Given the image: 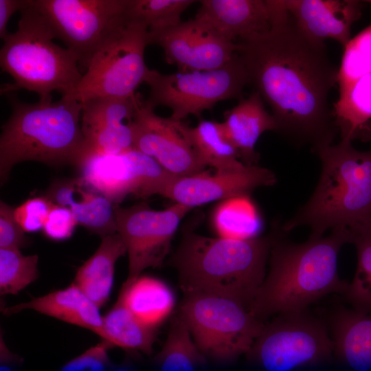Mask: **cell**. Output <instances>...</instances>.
I'll use <instances>...</instances> for the list:
<instances>
[{
  "label": "cell",
  "instance_id": "cell-30",
  "mask_svg": "<svg viewBox=\"0 0 371 371\" xmlns=\"http://www.w3.org/2000/svg\"><path fill=\"white\" fill-rule=\"evenodd\" d=\"M155 359L159 371H199L205 362L179 315L171 319L166 339Z\"/></svg>",
  "mask_w": 371,
  "mask_h": 371
},
{
  "label": "cell",
  "instance_id": "cell-39",
  "mask_svg": "<svg viewBox=\"0 0 371 371\" xmlns=\"http://www.w3.org/2000/svg\"><path fill=\"white\" fill-rule=\"evenodd\" d=\"M28 5V0H0V38L3 41L10 34L8 22L13 14Z\"/></svg>",
  "mask_w": 371,
  "mask_h": 371
},
{
  "label": "cell",
  "instance_id": "cell-7",
  "mask_svg": "<svg viewBox=\"0 0 371 371\" xmlns=\"http://www.w3.org/2000/svg\"><path fill=\"white\" fill-rule=\"evenodd\" d=\"M179 315L204 357L223 363L246 355L265 325L243 302L212 294L184 295Z\"/></svg>",
  "mask_w": 371,
  "mask_h": 371
},
{
  "label": "cell",
  "instance_id": "cell-41",
  "mask_svg": "<svg viewBox=\"0 0 371 371\" xmlns=\"http://www.w3.org/2000/svg\"><path fill=\"white\" fill-rule=\"evenodd\" d=\"M110 371H133L128 368H112Z\"/></svg>",
  "mask_w": 371,
  "mask_h": 371
},
{
  "label": "cell",
  "instance_id": "cell-27",
  "mask_svg": "<svg viewBox=\"0 0 371 371\" xmlns=\"http://www.w3.org/2000/svg\"><path fill=\"white\" fill-rule=\"evenodd\" d=\"M185 132L201 161L215 170L240 169L245 165L229 141L221 122L201 120L194 127L185 124Z\"/></svg>",
  "mask_w": 371,
  "mask_h": 371
},
{
  "label": "cell",
  "instance_id": "cell-10",
  "mask_svg": "<svg viewBox=\"0 0 371 371\" xmlns=\"http://www.w3.org/2000/svg\"><path fill=\"white\" fill-rule=\"evenodd\" d=\"M245 356L266 371H292L328 361L334 346L326 325L304 311L265 324Z\"/></svg>",
  "mask_w": 371,
  "mask_h": 371
},
{
  "label": "cell",
  "instance_id": "cell-28",
  "mask_svg": "<svg viewBox=\"0 0 371 371\" xmlns=\"http://www.w3.org/2000/svg\"><path fill=\"white\" fill-rule=\"evenodd\" d=\"M105 341L111 346L138 350L151 355L156 340V328L139 321L119 295L116 302L103 316Z\"/></svg>",
  "mask_w": 371,
  "mask_h": 371
},
{
  "label": "cell",
  "instance_id": "cell-3",
  "mask_svg": "<svg viewBox=\"0 0 371 371\" xmlns=\"http://www.w3.org/2000/svg\"><path fill=\"white\" fill-rule=\"evenodd\" d=\"M188 223L169 263L184 295L212 294L249 306L263 282L273 244L282 227L276 221L265 236L247 240L209 237Z\"/></svg>",
  "mask_w": 371,
  "mask_h": 371
},
{
  "label": "cell",
  "instance_id": "cell-35",
  "mask_svg": "<svg viewBox=\"0 0 371 371\" xmlns=\"http://www.w3.org/2000/svg\"><path fill=\"white\" fill-rule=\"evenodd\" d=\"M54 205L46 196L30 198L14 207V216L25 232L43 230Z\"/></svg>",
  "mask_w": 371,
  "mask_h": 371
},
{
  "label": "cell",
  "instance_id": "cell-1",
  "mask_svg": "<svg viewBox=\"0 0 371 371\" xmlns=\"http://www.w3.org/2000/svg\"><path fill=\"white\" fill-rule=\"evenodd\" d=\"M238 43L249 84L270 107L276 132L315 153L332 144L339 131L328 98L338 69L324 42L304 34L284 7L268 31Z\"/></svg>",
  "mask_w": 371,
  "mask_h": 371
},
{
  "label": "cell",
  "instance_id": "cell-12",
  "mask_svg": "<svg viewBox=\"0 0 371 371\" xmlns=\"http://www.w3.org/2000/svg\"><path fill=\"white\" fill-rule=\"evenodd\" d=\"M190 210L177 203L161 210L146 203L126 207L115 205L117 233L124 241L128 260L125 282L136 279L148 268L162 265L180 222Z\"/></svg>",
  "mask_w": 371,
  "mask_h": 371
},
{
  "label": "cell",
  "instance_id": "cell-16",
  "mask_svg": "<svg viewBox=\"0 0 371 371\" xmlns=\"http://www.w3.org/2000/svg\"><path fill=\"white\" fill-rule=\"evenodd\" d=\"M275 174L258 165L229 170H215L186 177H175L162 196L190 208L232 197L248 196L260 187L276 183Z\"/></svg>",
  "mask_w": 371,
  "mask_h": 371
},
{
  "label": "cell",
  "instance_id": "cell-21",
  "mask_svg": "<svg viewBox=\"0 0 371 371\" xmlns=\"http://www.w3.org/2000/svg\"><path fill=\"white\" fill-rule=\"evenodd\" d=\"M26 309L88 329L105 339L100 308L74 282L64 289L5 307L3 313L9 315Z\"/></svg>",
  "mask_w": 371,
  "mask_h": 371
},
{
  "label": "cell",
  "instance_id": "cell-23",
  "mask_svg": "<svg viewBox=\"0 0 371 371\" xmlns=\"http://www.w3.org/2000/svg\"><path fill=\"white\" fill-rule=\"evenodd\" d=\"M334 357L355 371L371 370V315L341 308L330 317Z\"/></svg>",
  "mask_w": 371,
  "mask_h": 371
},
{
  "label": "cell",
  "instance_id": "cell-24",
  "mask_svg": "<svg viewBox=\"0 0 371 371\" xmlns=\"http://www.w3.org/2000/svg\"><path fill=\"white\" fill-rule=\"evenodd\" d=\"M126 254L118 233L102 238L95 253L78 269L76 284L99 308L109 300L113 286L115 266Z\"/></svg>",
  "mask_w": 371,
  "mask_h": 371
},
{
  "label": "cell",
  "instance_id": "cell-26",
  "mask_svg": "<svg viewBox=\"0 0 371 371\" xmlns=\"http://www.w3.org/2000/svg\"><path fill=\"white\" fill-rule=\"evenodd\" d=\"M333 114L341 140L371 138V73L356 82L334 104Z\"/></svg>",
  "mask_w": 371,
  "mask_h": 371
},
{
  "label": "cell",
  "instance_id": "cell-40",
  "mask_svg": "<svg viewBox=\"0 0 371 371\" xmlns=\"http://www.w3.org/2000/svg\"><path fill=\"white\" fill-rule=\"evenodd\" d=\"M3 340L1 339L0 371H18L15 365L19 362V357H14Z\"/></svg>",
  "mask_w": 371,
  "mask_h": 371
},
{
  "label": "cell",
  "instance_id": "cell-32",
  "mask_svg": "<svg viewBox=\"0 0 371 371\" xmlns=\"http://www.w3.org/2000/svg\"><path fill=\"white\" fill-rule=\"evenodd\" d=\"M193 0H128L129 19L142 23L149 32L165 30L177 25L183 12Z\"/></svg>",
  "mask_w": 371,
  "mask_h": 371
},
{
  "label": "cell",
  "instance_id": "cell-25",
  "mask_svg": "<svg viewBox=\"0 0 371 371\" xmlns=\"http://www.w3.org/2000/svg\"><path fill=\"white\" fill-rule=\"evenodd\" d=\"M119 295L126 307L145 325L156 328L172 313L175 296L163 280L140 275L124 282Z\"/></svg>",
  "mask_w": 371,
  "mask_h": 371
},
{
  "label": "cell",
  "instance_id": "cell-11",
  "mask_svg": "<svg viewBox=\"0 0 371 371\" xmlns=\"http://www.w3.org/2000/svg\"><path fill=\"white\" fill-rule=\"evenodd\" d=\"M56 38L87 68L96 52L128 20V0H31Z\"/></svg>",
  "mask_w": 371,
  "mask_h": 371
},
{
  "label": "cell",
  "instance_id": "cell-15",
  "mask_svg": "<svg viewBox=\"0 0 371 371\" xmlns=\"http://www.w3.org/2000/svg\"><path fill=\"white\" fill-rule=\"evenodd\" d=\"M148 44L161 47L168 64L179 71L219 69L237 54L240 44L223 38L207 23L194 18L148 35Z\"/></svg>",
  "mask_w": 371,
  "mask_h": 371
},
{
  "label": "cell",
  "instance_id": "cell-2",
  "mask_svg": "<svg viewBox=\"0 0 371 371\" xmlns=\"http://www.w3.org/2000/svg\"><path fill=\"white\" fill-rule=\"evenodd\" d=\"M284 234L281 227L271 249L268 271L249 306L261 321L307 311L327 295H344L349 284L337 270L339 251L350 243L348 229H334L326 236L310 234L302 243L286 240Z\"/></svg>",
  "mask_w": 371,
  "mask_h": 371
},
{
  "label": "cell",
  "instance_id": "cell-18",
  "mask_svg": "<svg viewBox=\"0 0 371 371\" xmlns=\"http://www.w3.org/2000/svg\"><path fill=\"white\" fill-rule=\"evenodd\" d=\"M194 18L223 38L240 43L268 31L283 9L282 0H202Z\"/></svg>",
  "mask_w": 371,
  "mask_h": 371
},
{
  "label": "cell",
  "instance_id": "cell-31",
  "mask_svg": "<svg viewBox=\"0 0 371 371\" xmlns=\"http://www.w3.org/2000/svg\"><path fill=\"white\" fill-rule=\"evenodd\" d=\"M348 229L357 262L353 279L343 295L353 310L371 314V219Z\"/></svg>",
  "mask_w": 371,
  "mask_h": 371
},
{
  "label": "cell",
  "instance_id": "cell-20",
  "mask_svg": "<svg viewBox=\"0 0 371 371\" xmlns=\"http://www.w3.org/2000/svg\"><path fill=\"white\" fill-rule=\"evenodd\" d=\"M45 196L54 203L68 208L78 224L101 238L117 233L116 204L81 177L54 181Z\"/></svg>",
  "mask_w": 371,
  "mask_h": 371
},
{
  "label": "cell",
  "instance_id": "cell-34",
  "mask_svg": "<svg viewBox=\"0 0 371 371\" xmlns=\"http://www.w3.org/2000/svg\"><path fill=\"white\" fill-rule=\"evenodd\" d=\"M38 256L23 255L21 249L0 248V293L14 295L39 276Z\"/></svg>",
  "mask_w": 371,
  "mask_h": 371
},
{
  "label": "cell",
  "instance_id": "cell-9",
  "mask_svg": "<svg viewBox=\"0 0 371 371\" xmlns=\"http://www.w3.org/2000/svg\"><path fill=\"white\" fill-rule=\"evenodd\" d=\"M145 83L150 89L146 103L153 109L169 108L170 117L182 121L190 115L200 117L203 111L222 100L243 98L249 78L237 54L227 65L214 70L162 74L150 69Z\"/></svg>",
  "mask_w": 371,
  "mask_h": 371
},
{
  "label": "cell",
  "instance_id": "cell-5",
  "mask_svg": "<svg viewBox=\"0 0 371 371\" xmlns=\"http://www.w3.org/2000/svg\"><path fill=\"white\" fill-rule=\"evenodd\" d=\"M322 164L317 186L308 201L282 225L284 232L307 226L322 236L328 229H352L371 219V150L341 140L315 153Z\"/></svg>",
  "mask_w": 371,
  "mask_h": 371
},
{
  "label": "cell",
  "instance_id": "cell-13",
  "mask_svg": "<svg viewBox=\"0 0 371 371\" xmlns=\"http://www.w3.org/2000/svg\"><path fill=\"white\" fill-rule=\"evenodd\" d=\"M78 170L89 186L117 205L129 194L161 196L176 177L135 149L118 154L90 153Z\"/></svg>",
  "mask_w": 371,
  "mask_h": 371
},
{
  "label": "cell",
  "instance_id": "cell-8",
  "mask_svg": "<svg viewBox=\"0 0 371 371\" xmlns=\"http://www.w3.org/2000/svg\"><path fill=\"white\" fill-rule=\"evenodd\" d=\"M148 35L144 25L129 19L95 52L77 87L64 97L82 102L134 95L150 69L144 60Z\"/></svg>",
  "mask_w": 371,
  "mask_h": 371
},
{
  "label": "cell",
  "instance_id": "cell-38",
  "mask_svg": "<svg viewBox=\"0 0 371 371\" xmlns=\"http://www.w3.org/2000/svg\"><path fill=\"white\" fill-rule=\"evenodd\" d=\"M78 225L71 212L54 203L43 228L44 235L54 241L69 238Z\"/></svg>",
  "mask_w": 371,
  "mask_h": 371
},
{
  "label": "cell",
  "instance_id": "cell-17",
  "mask_svg": "<svg viewBox=\"0 0 371 371\" xmlns=\"http://www.w3.org/2000/svg\"><path fill=\"white\" fill-rule=\"evenodd\" d=\"M141 95L98 98L81 102V128L91 153L118 154L133 148V127Z\"/></svg>",
  "mask_w": 371,
  "mask_h": 371
},
{
  "label": "cell",
  "instance_id": "cell-14",
  "mask_svg": "<svg viewBox=\"0 0 371 371\" xmlns=\"http://www.w3.org/2000/svg\"><path fill=\"white\" fill-rule=\"evenodd\" d=\"M141 95L133 127V148L155 159L166 171L186 177L205 171L182 121L157 115Z\"/></svg>",
  "mask_w": 371,
  "mask_h": 371
},
{
  "label": "cell",
  "instance_id": "cell-19",
  "mask_svg": "<svg viewBox=\"0 0 371 371\" xmlns=\"http://www.w3.org/2000/svg\"><path fill=\"white\" fill-rule=\"evenodd\" d=\"M299 29L310 38L333 39L343 47L350 40L352 24L361 15L363 3L356 0H283Z\"/></svg>",
  "mask_w": 371,
  "mask_h": 371
},
{
  "label": "cell",
  "instance_id": "cell-37",
  "mask_svg": "<svg viewBox=\"0 0 371 371\" xmlns=\"http://www.w3.org/2000/svg\"><path fill=\"white\" fill-rule=\"evenodd\" d=\"M14 207L0 202V248L21 249L30 242L14 214Z\"/></svg>",
  "mask_w": 371,
  "mask_h": 371
},
{
  "label": "cell",
  "instance_id": "cell-6",
  "mask_svg": "<svg viewBox=\"0 0 371 371\" xmlns=\"http://www.w3.org/2000/svg\"><path fill=\"white\" fill-rule=\"evenodd\" d=\"M20 12L17 30L0 49L1 69L14 80L1 85V94L24 89L36 93L39 100L51 98L55 91L69 95L82 77L78 57L54 41V31L31 0Z\"/></svg>",
  "mask_w": 371,
  "mask_h": 371
},
{
  "label": "cell",
  "instance_id": "cell-29",
  "mask_svg": "<svg viewBox=\"0 0 371 371\" xmlns=\"http://www.w3.org/2000/svg\"><path fill=\"white\" fill-rule=\"evenodd\" d=\"M212 224L219 238L247 240L259 236V216L248 196L221 201L213 210Z\"/></svg>",
  "mask_w": 371,
  "mask_h": 371
},
{
  "label": "cell",
  "instance_id": "cell-4",
  "mask_svg": "<svg viewBox=\"0 0 371 371\" xmlns=\"http://www.w3.org/2000/svg\"><path fill=\"white\" fill-rule=\"evenodd\" d=\"M12 112L0 135V182L17 164L34 161L78 168L91 153L81 128V102L62 96L34 103L10 98Z\"/></svg>",
  "mask_w": 371,
  "mask_h": 371
},
{
  "label": "cell",
  "instance_id": "cell-22",
  "mask_svg": "<svg viewBox=\"0 0 371 371\" xmlns=\"http://www.w3.org/2000/svg\"><path fill=\"white\" fill-rule=\"evenodd\" d=\"M221 122L225 135L238 150L246 166H255L259 155L255 150L259 137L266 131H276L274 117L265 109L260 94L254 91L239 99L236 105L224 112Z\"/></svg>",
  "mask_w": 371,
  "mask_h": 371
},
{
  "label": "cell",
  "instance_id": "cell-33",
  "mask_svg": "<svg viewBox=\"0 0 371 371\" xmlns=\"http://www.w3.org/2000/svg\"><path fill=\"white\" fill-rule=\"evenodd\" d=\"M371 73V24L351 38L344 47L337 85L344 95L361 78Z\"/></svg>",
  "mask_w": 371,
  "mask_h": 371
},
{
  "label": "cell",
  "instance_id": "cell-36",
  "mask_svg": "<svg viewBox=\"0 0 371 371\" xmlns=\"http://www.w3.org/2000/svg\"><path fill=\"white\" fill-rule=\"evenodd\" d=\"M111 347L108 341L102 339L56 371H110L112 363L108 351Z\"/></svg>",
  "mask_w": 371,
  "mask_h": 371
},
{
  "label": "cell",
  "instance_id": "cell-42",
  "mask_svg": "<svg viewBox=\"0 0 371 371\" xmlns=\"http://www.w3.org/2000/svg\"><path fill=\"white\" fill-rule=\"evenodd\" d=\"M366 2L371 3V0L367 1Z\"/></svg>",
  "mask_w": 371,
  "mask_h": 371
}]
</instances>
